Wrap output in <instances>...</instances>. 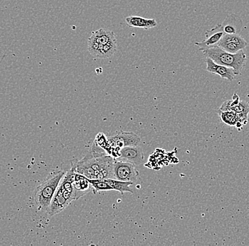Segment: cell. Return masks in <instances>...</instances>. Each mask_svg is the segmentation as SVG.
I'll return each mask as SVG.
<instances>
[{
    "label": "cell",
    "instance_id": "cell-16",
    "mask_svg": "<svg viewBox=\"0 0 249 246\" xmlns=\"http://www.w3.org/2000/svg\"><path fill=\"white\" fill-rule=\"evenodd\" d=\"M217 113L218 115H219L221 121H222L224 124L230 126V127H236L238 121L236 113H235L234 111H232V110L220 111V110H217Z\"/></svg>",
    "mask_w": 249,
    "mask_h": 246
},
{
    "label": "cell",
    "instance_id": "cell-13",
    "mask_svg": "<svg viewBox=\"0 0 249 246\" xmlns=\"http://www.w3.org/2000/svg\"><path fill=\"white\" fill-rule=\"evenodd\" d=\"M125 22L128 27L140 28L145 30H149L157 26V22L155 19H146L139 16L126 17Z\"/></svg>",
    "mask_w": 249,
    "mask_h": 246
},
{
    "label": "cell",
    "instance_id": "cell-4",
    "mask_svg": "<svg viewBox=\"0 0 249 246\" xmlns=\"http://www.w3.org/2000/svg\"><path fill=\"white\" fill-rule=\"evenodd\" d=\"M115 40H117L116 34L112 31L105 29L94 31L88 39L89 52L94 58H98L102 46Z\"/></svg>",
    "mask_w": 249,
    "mask_h": 246
},
{
    "label": "cell",
    "instance_id": "cell-10",
    "mask_svg": "<svg viewBox=\"0 0 249 246\" xmlns=\"http://www.w3.org/2000/svg\"><path fill=\"white\" fill-rule=\"evenodd\" d=\"M206 63V71L213 74L218 75L222 78L227 79L230 82H232L236 76L234 71L231 68L225 66V65H219L215 62L213 61L210 57H206L205 59Z\"/></svg>",
    "mask_w": 249,
    "mask_h": 246
},
{
    "label": "cell",
    "instance_id": "cell-2",
    "mask_svg": "<svg viewBox=\"0 0 249 246\" xmlns=\"http://www.w3.org/2000/svg\"><path fill=\"white\" fill-rule=\"evenodd\" d=\"M65 174V172L62 170L54 172L36 188L34 199L39 210L47 211L48 209L57 187Z\"/></svg>",
    "mask_w": 249,
    "mask_h": 246
},
{
    "label": "cell",
    "instance_id": "cell-8",
    "mask_svg": "<svg viewBox=\"0 0 249 246\" xmlns=\"http://www.w3.org/2000/svg\"><path fill=\"white\" fill-rule=\"evenodd\" d=\"M224 34L225 32L222 25L217 24L213 29L205 32V39L200 42H195V45L198 46L199 50L201 51L215 47L218 46V43L222 39Z\"/></svg>",
    "mask_w": 249,
    "mask_h": 246
},
{
    "label": "cell",
    "instance_id": "cell-17",
    "mask_svg": "<svg viewBox=\"0 0 249 246\" xmlns=\"http://www.w3.org/2000/svg\"><path fill=\"white\" fill-rule=\"evenodd\" d=\"M89 181L92 185L93 194H96L98 191H100L112 190L111 187L106 181L105 179H103V180H89Z\"/></svg>",
    "mask_w": 249,
    "mask_h": 246
},
{
    "label": "cell",
    "instance_id": "cell-12",
    "mask_svg": "<svg viewBox=\"0 0 249 246\" xmlns=\"http://www.w3.org/2000/svg\"><path fill=\"white\" fill-rule=\"evenodd\" d=\"M74 188V194H75L76 200L80 199L86 194L91 191L92 185L90 183L89 180L82 174L76 173L74 181L72 183Z\"/></svg>",
    "mask_w": 249,
    "mask_h": 246
},
{
    "label": "cell",
    "instance_id": "cell-9",
    "mask_svg": "<svg viewBox=\"0 0 249 246\" xmlns=\"http://www.w3.org/2000/svg\"><path fill=\"white\" fill-rule=\"evenodd\" d=\"M116 160H126L134 165H140L144 160V153L139 146H126L121 149L119 158Z\"/></svg>",
    "mask_w": 249,
    "mask_h": 246
},
{
    "label": "cell",
    "instance_id": "cell-11",
    "mask_svg": "<svg viewBox=\"0 0 249 246\" xmlns=\"http://www.w3.org/2000/svg\"><path fill=\"white\" fill-rule=\"evenodd\" d=\"M222 25L226 34H239L244 26V22L241 17L236 14L227 15Z\"/></svg>",
    "mask_w": 249,
    "mask_h": 246
},
{
    "label": "cell",
    "instance_id": "cell-7",
    "mask_svg": "<svg viewBox=\"0 0 249 246\" xmlns=\"http://www.w3.org/2000/svg\"><path fill=\"white\" fill-rule=\"evenodd\" d=\"M248 46L247 40L241 37L239 34H224L222 39L218 43L224 51L231 54H236L243 51Z\"/></svg>",
    "mask_w": 249,
    "mask_h": 246
},
{
    "label": "cell",
    "instance_id": "cell-15",
    "mask_svg": "<svg viewBox=\"0 0 249 246\" xmlns=\"http://www.w3.org/2000/svg\"><path fill=\"white\" fill-rule=\"evenodd\" d=\"M106 181L111 187L112 190L119 191L122 195L124 192H130L134 194V191L130 188V185H133L132 182H124L116 179H105Z\"/></svg>",
    "mask_w": 249,
    "mask_h": 246
},
{
    "label": "cell",
    "instance_id": "cell-5",
    "mask_svg": "<svg viewBox=\"0 0 249 246\" xmlns=\"http://www.w3.org/2000/svg\"><path fill=\"white\" fill-rule=\"evenodd\" d=\"M113 172L115 179L121 181L132 182L135 183L139 177V172L135 168V165L116 159H115Z\"/></svg>",
    "mask_w": 249,
    "mask_h": 246
},
{
    "label": "cell",
    "instance_id": "cell-3",
    "mask_svg": "<svg viewBox=\"0 0 249 246\" xmlns=\"http://www.w3.org/2000/svg\"><path fill=\"white\" fill-rule=\"evenodd\" d=\"M202 54L206 57H210L213 61L219 65L231 68L234 71L236 76L241 74L244 67L247 62V55L243 51H239L236 54H231L224 51L219 46H215L204 50Z\"/></svg>",
    "mask_w": 249,
    "mask_h": 246
},
{
    "label": "cell",
    "instance_id": "cell-14",
    "mask_svg": "<svg viewBox=\"0 0 249 246\" xmlns=\"http://www.w3.org/2000/svg\"><path fill=\"white\" fill-rule=\"evenodd\" d=\"M233 111L235 112L237 117L238 122L243 125H246L248 122L249 114V104L245 101H239L233 106Z\"/></svg>",
    "mask_w": 249,
    "mask_h": 246
},
{
    "label": "cell",
    "instance_id": "cell-1",
    "mask_svg": "<svg viewBox=\"0 0 249 246\" xmlns=\"http://www.w3.org/2000/svg\"><path fill=\"white\" fill-rule=\"evenodd\" d=\"M115 158L109 155L96 142L92 149L82 160H72L78 173L89 180L115 179L113 166Z\"/></svg>",
    "mask_w": 249,
    "mask_h": 246
},
{
    "label": "cell",
    "instance_id": "cell-6",
    "mask_svg": "<svg viewBox=\"0 0 249 246\" xmlns=\"http://www.w3.org/2000/svg\"><path fill=\"white\" fill-rule=\"evenodd\" d=\"M109 144L113 150L121 151L126 146H137L140 143V137L131 132L121 131L114 136L108 137Z\"/></svg>",
    "mask_w": 249,
    "mask_h": 246
}]
</instances>
